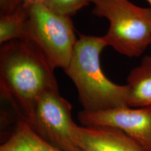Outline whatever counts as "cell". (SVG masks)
Segmentation results:
<instances>
[{"instance_id":"cell-6","label":"cell","mask_w":151,"mask_h":151,"mask_svg":"<svg viewBox=\"0 0 151 151\" xmlns=\"http://www.w3.org/2000/svg\"><path fill=\"white\" fill-rule=\"evenodd\" d=\"M83 126H103L121 130L139 143L145 151H151V106H121L99 112L82 111L78 115Z\"/></svg>"},{"instance_id":"cell-2","label":"cell","mask_w":151,"mask_h":151,"mask_svg":"<svg viewBox=\"0 0 151 151\" xmlns=\"http://www.w3.org/2000/svg\"><path fill=\"white\" fill-rule=\"evenodd\" d=\"M106 46L104 37L79 35L69 65L64 70L88 112L128 106L127 85L112 82L101 70L100 55Z\"/></svg>"},{"instance_id":"cell-7","label":"cell","mask_w":151,"mask_h":151,"mask_svg":"<svg viewBox=\"0 0 151 151\" xmlns=\"http://www.w3.org/2000/svg\"><path fill=\"white\" fill-rule=\"evenodd\" d=\"M76 134L83 151H145L121 130L103 126H77Z\"/></svg>"},{"instance_id":"cell-8","label":"cell","mask_w":151,"mask_h":151,"mask_svg":"<svg viewBox=\"0 0 151 151\" xmlns=\"http://www.w3.org/2000/svg\"><path fill=\"white\" fill-rule=\"evenodd\" d=\"M127 104L134 108L151 106V56L143 57L140 65L130 71L127 79Z\"/></svg>"},{"instance_id":"cell-1","label":"cell","mask_w":151,"mask_h":151,"mask_svg":"<svg viewBox=\"0 0 151 151\" xmlns=\"http://www.w3.org/2000/svg\"><path fill=\"white\" fill-rule=\"evenodd\" d=\"M55 69L31 42L18 39L0 48V92L19 117L29 124L43 92L58 87Z\"/></svg>"},{"instance_id":"cell-3","label":"cell","mask_w":151,"mask_h":151,"mask_svg":"<svg viewBox=\"0 0 151 151\" xmlns=\"http://www.w3.org/2000/svg\"><path fill=\"white\" fill-rule=\"evenodd\" d=\"M92 13L109 22L104 36L107 46L129 58L141 55L151 45V8L129 0H92Z\"/></svg>"},{"instance_id":"cell-11","label":"cell","mask_w":151,"mask_h":151,"mask_svg":"<svg viewBox=\"0 0 151 151\" xmlns=\"http://www.w3.org/2000/svg\"><path fill=\"white\" fill-rule=\"evenodd\" d=\"M50 11L62 16L69 17L92 3V0H36Z\"/></svg>"},{"instance_id":"cell-13","label":"cell","mask_w":151,"mask_h":151,"mask_svg":"<svg viewBox=\"0 0 151 151\" xmlns=\"http://www.w3.org/2000/svg\"><path fill=\"white\" fill-rule=\"evenodd\" d=\"M148 1V3L150 4V8H151V0H146Z\"/></svg>"},{"instance_id":"cell-12","label":"cell","mask_w":151,"mask_h":151,"mask_svg":"<svg viewBox=\"0 0 151 151\" xmlns=\"http://www.w3.org/2000/svg\"><path fill=\"white\" fill-rule=\"evenodd\" d=\"M25 2L26 0H0V14L13 12Z\"/></svg>"},{"instance_id":"cell-10","label":"cell","mask_w":151,"mask_h":151,"mask_svg":"<svg viewBox=\"0 0 151 151\" xmlns=\"http://www.w3.org/2000/svg\"><path fill=\"white\" fill-rule=\"evenodd\" d=\"M28 17L27 4L9 14H0V43L24 39Z\"/></svg>"},{"instance_id":"cell-9","label":"cell","mask_w":151,"mask_h":151,"mask_svg":"<svg viewBox=\"0 0 151 151\" xmlns=\"http://www.w3.org/2000/svg\"><path fill=\"white\" fill-rule=\"evenodd\" d=\"M0 151H63L43 140L29 124L18 121Z\"/></svg>"},{"instance_id":"cell-5","label":"cell","mask_w":151,"mask_h":151,"mask_svg":"<svg viewBox=\"0 0 151 151\" xmlns=\"http://www.w3.org/2000/svg\"><path fill=\"white\" fill-rule=\"evenodd\" d=\"M71 104L60 95L58 87L46 90L36 104L29 125L43 140L63 151H83L76 134Z\"/></svg>"},{"instance_id":"cell-4","label":"cell","mask_w":151,"mask_h":151,"mask_svg":"<svg viewBox=\"0 0 151 151\" xmlns=\"http://www.w3.org/2000/svg\"><path fill=\"white\" fill-rule=\"evenodd\" d=\"M25 38L53 68L68 67L77 42L71 18L54 13L36 0H26Z\"/></svg>"}]
</instances>
